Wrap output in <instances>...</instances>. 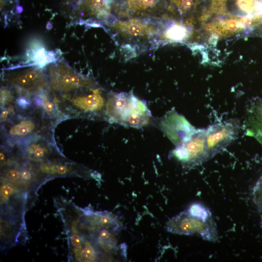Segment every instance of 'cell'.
<instances>
[{
    "mask_svg": "<svg viewBox=\"0 0 262 262\" xmlns=\"http://www.w3.org/2000/svg\"><path fill=\"white\" fill-rule=\"evenodd\" d=\"M106 114L110 122L140 128L147 125L151 114L145 101L132 93H113L107 100Z\"/></svg>",
    "mask_w": 262,
    "mask_h": 262,
    "instance_id": "6da1fadb",
    "label": "cell"
},
{
    "mask_svg": "<svg viewBox=\"0 0 262 262\" xmlns=\"http://www.w3.org/2000/svg\"><path fill=\"white\" fill-rule=\"evenodd\" d=\"M168 232L186 235H197L203 240L215 242L218 239L216 225L213 218L204 220L183 211L171 218L166 224Z\"/></svg>",
    "mask_w": 262,
    "mask_h": 262,
    "instance_id": "7a4b0ae2",
    "label": "cell"
},
{
    "mask_svg": "<svg viewBox=\"0 0 262 262\" xmlns=\"http://www.w3.org/2000/svg\"><path fill=\"white\" fill-rule=\"evenodd\" d=\"M206 129L195 130L173 150V155L183 166L191 168L209 160L206 143Z\"/></svg>",
    "mask_w": 262,
    "mask_h": 262,
    "instance_id": "3957f363",
    "label": "cell"
},
{
    "mask_svg": "<svg viewBox=\"0 0 262 262\" xmlns=\"http://www.w3.org/2000/svg\"><path fill=\"white\" fill-rule=\"evenodd\" d=\"M239 127L236 121L229 120L209 127L206 131V148L211 159L224 150L238 134Z\"/></svg>",
    "mask_w": 262,
    "mask_h": 262,
    "instance_id": "277c9868",
    "label": "cell"
},
{
    "mask_svg": "<svg viewBox=\"0 0 262 262\" xmlns=\"http://www.w3.org/2000/svg\"><path fill=\"white\" fill-rule=\"evenodd\" d=\"M49 74L51 87L56 91L67 92L95 85L92 80L80 75L64 63L52 66Z\"/></svg>",
    "mask_w": 262,
    "mask_h": 262,
    "instance_id": "5b68a950",
    "label": "cell"
},
{
    "mask_svg": "<svg viewBox=\"0 0 262 262\" xmlns=\"http://www.w3.org/2000/svg\"><path fill=\"white\" fill-rule=\"evenodd\" d=\"M157 123L158 127L176 146L196 130L175 111L167 113Z\"/></svg>",
    "mask_w": 262,
    "mask_h": 262,
    "instance_id": "8992f818",
    "label": "cell"
},
{
    "mask_svg": "<svg viewBox=\"0 0 262 262\" xmlns=\"http://www.w3.org/2000/svg\"><path fill=\"white\" fill-rule=\"evenodd\" d=\"M111 27L118 35L129 41L149 38L156 33L153 26L136 19L116 21Z\"/></svg>",
    "mask_w": 262,
    "mask_h": 262,
    "instance_id": "52a82bcc",
    "label": "cell"
},
{
    "mask_svg": "<svg viewBox=\"0 0 262 262\" xmlns=\"http://www.w3.org/2000/svg\"><path fill=\"white\" fill-rule=\"evenodd\" d=\"M73 105L80 110L91 114L101 112L106 108V102L99 89H92L90 93L74 98Z\"/></svg>",
    "mask_w": 262,
    "mask_h": 262,
    "instance_id": "ba28073f",
    "label": "cell"
},
{
    "mask_svg": "<svg viewBox=\"0 0 262 262\" xmlns=\"http://www.w3.org/2000/svg\"><path fill=\"white\" fill-rule=\"evenodd\" d=\"M9 81L12 84L26 89L40 88L44 85L43 75L35 69H28L12 75Z\"/></svg>",
    "mask_w": 262,
    "mask_h": 262,
    "instance_id": "9c48e42d",
    "label": "cell"
},
{
    "mask_svg": "<svg viewBox=\"0 0 262 262\" xmlns=\"http://www.w3.org/2000/svg\"><path fill=\"white\" fill-rule=\"evenodd\" d=\"M85 221L86 225L93 229L111 228L115 230L118 226L115 218L107 213H92L87 215Z\"/></svg>",
    "mask_w": 262,
    "mask_h": 262,
    "instance_id": "30bf717a",
    "label": "cell"
},
{
    "mask_svg": "<svg viewBox=\"0 0 262 262\" xmlns=\"http://www.w3.org/2000/svg\"><path fill=\"white\" fill-rule=\"evenodd\" d=\"M88 11L92 16L98 18H106L110 13L109 0H87Z\"/></svg>",
    "mask_w": 262,
    "mask_h": 262,
    "instance_id": "8fae6325",
    "label": "cell"
},
{
    "mask_svg": "<svg viewBox=\"0 0 262 262\" xmlns=\"http://www.w3.org/2000/svg\"><path fill=\"white\" fill-rule=\"evenodd\" d=\"M35 128V123L32 120L23 119L12 126L9 132L11 136L20 137L30 134Z\"/></svg>",
    "mask_w": 262,
    "mask_h": 262,
    "instance_id": "7c38bea8",
    "label": "cell"
},
{
    "mask_svg": "<svg viewBox=\"0 0 262 262\" xmlns=\"http://www.w3.org/2000/svg\"><path fill=\"white\" fill-rule=\"evenodd\" d=\"M187 33L188 31L185 27L175 24L167 29L165 37L170 41H181L187 36Z\"/></svg>",
    "mask_w": 262,
    "mask_h": 262,
    "instance_id": "4fadbf2b",
    "label": "cell"
},
{
    "mask_svg": "<svg viewBox=\"0 0 262 262\" xmlns=\"http://www.w3.org/2000/svg\"><path fill=\"white\" fill-rule=\"evenodd\" d=\"M187 212L192 216L204 220L213 218L210 210L200 203L195 202L192 204L189 207Z\"/></svg>",
    "mask_w": 262,
    "mask_h": 262,
    "instance_id": "5bb4252c",
    "label": "cell"
},
{
    "mask_svg": "<svg viewBox=\"0 0 262 262\" xmlns=\"http://www.w3.org/2000/svg\"><path fill=\"white\" fill-rule=\"evenodd\" d=\"M108 229L103 228L99 230L96 240L100 246L111 249L115 246L116 241Z\"/></svg>",
    "mask_w": 262,
    "mask_h": 262,
    "instance_id": "9a60e30c",
    "label": "cell"
},
{
    "mask_svg": "<svg viewBox=\"0 0 262 262\" xmlns=\"http://www.w3.org/2000/svg\"><path fill=\"white\" fill-rule=\"evenodd\" d=\"M33 60L40 66L54 61V56L51 52L47 53L44 48L37 50L33 55Z\"/></svg>",
    "mask_w": 262,
    "mask_h": 262,
    "instance_id": "2e32d148",
    "label": "cell"
},
{
    "mask_svg": "<svg viewBox=\"0 0 262 262\" xmlns=\"http://www.w3.org/2000/svg\"><path fill=\"white\" fill-rule=\"evenodd\" d=\"M28 154L33 158L40 159L44 158L48 153L47 148L43 145L34 143L31 145L28 148Z\"/></svg>",
    "mask_w": 262,
    "mask_h": 262,
    "instance_id": "e0dca14e",
    "label": "cell"
},
{
    "mask_svg": "<svg viewBox=\"0 0 262 262\" xmlns=\"http://www.w3.org/2000/svg\"><path fill=\"white\" fill-rule=\"evenodd\" d=\"M84 260L95 261L97 258V253L94 246L89 242H86L82 248Z\"/></svg>",
    "mask_w": 262,
    "mask_h": 262,
    "instance_id": "ac0fdd59",
    "label": "cell"
},
{
    "mask_svg": "<svg viewBox=\"0 0 262 262\" xmlns=\"http://www.w3.org/2000/svg\"><path fill=\"white\" fill-rule=\"evenodd\" d=\"M223 29L229 30L230 32H236L239 29H244L240 19H230L224 21L220 24Z\"/></svg>",
    "mask_w": 262,
    "mask_h": 262,
    "instance_id": "d6986e66",
    "label": "cell"
},
{
    "mask_svg": "<svg viewBox=\"0 0 262 262\" xmlns=\"http://www.w3.org/2000/svg\"><path fill=\"white\" fill-rule=\"evenodd\" d=\"M178 7L182 11L190 10L194 4L193 0H174Z\"/></svg>",
    "mask_w": 262,
    "mask_h": 262,
    "instance_id": "ffe728a7",
    "label": "cell"
},
{
    "mask_svg": "<svg viewBox=\"0 0 262 262\" xmlns=\"http://www.w3.org/2000/svg\"><path fill=\"white\" fill-rule=\"evenodd\" d=\"M258 114L257 116V134L259 136L260 138V141H262V104L259 108L258 109Z\"/></svg>",
    "mask_w": 262,
    "mask_h": 262,
    "instance_id": "44dd1931",
    "label": "cell"
},
{
    "mask_svg": "<svg viewBox=\"0 0 262 262\" xmlns=\"http://www.w3.org/2000/svg\"><path fill=\"white\" fill-rule=\"evenodd\" d=\"M41 105L46 112H52L54 109V105L46 96H43L41 99Z\"/></svg>",
    "mask_w": 262,
    "mask_h": 262,
    "instance_id": "7402d4cb",
    "label": "cell"
},
{
    "mask_svg": "<svg viewBox=\"0 0 262 262\" xmlns=\"http://www.w3.org/2000/svg\"><path fill=\"white\" fill-rule=\"evenodd\" d=\"M18 104L22 107H26L29 105V102L24 98H20L17 100Z\"/></svg>",
    "mask_w": 262,
    "mask_h": 262,
    "instance_id": "603a6c76",
    "label": "cell"
},
{
    "mask_svg": "<svg viewBox=\"0 0 262 262\" xmlns=\"http://www.w3.org/2000/svg\"><path fill=\"white\" fill-rule=\"evenodd\" d=\"M8 111L5 110L3 111L1 114V119L2 120L5 119L7 116H8Z\"/></svg>",
    "mask_w": 262,
    "mask_h": 262,
    "instance_id": "cb8c5ba5",
    "label": "cell"
},
{
    "mask_svg": "<svg viewBox=\"0 0 262 262\" xmlns=\"http://www.w3.org/2000/svg\"><path fill=\"white\" fill-rule=\"evenodd\" d=\"M136 0H128L129 3H131V2H133V1H135Z\"/></svg>",
    "mask_w": 262,
    "mask_h": 262,
    "instance_id": "d4e9b609",
    "label": "cell"
},
{
    "mask_svg": "<svg viewBox=\"0 0 262 262\" xmlns=\"http://www.w3.org/2000/svg\"><path fill=\"white\" fill-rule=\"evenodd\" d=\"M70 1H72V2H74V1H77L78 0H69Z\"/></svg>",
    "mask_w": 262,
    "mask_h": 262,
    "instance_id": "484cf974",
    "label": "cell"
}]
</instances>
